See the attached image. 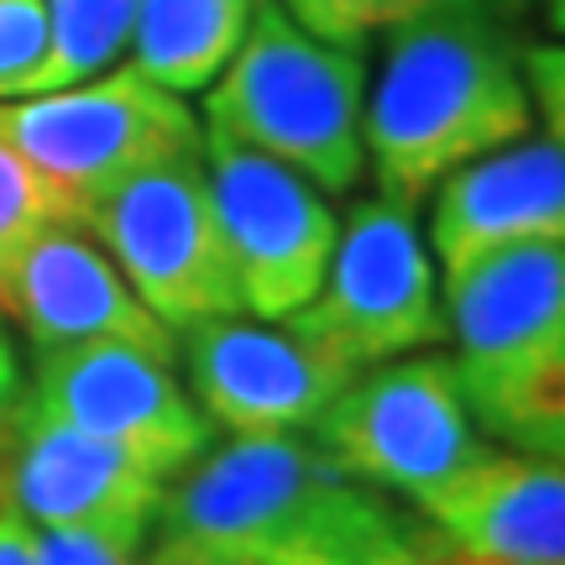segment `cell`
<instances>
[{
  "instance_id": "6da1fadb",
  "label": "cell",
  "mask_w": 565,
  "mask_h": 565,
  "mask_svg": "<svg viewBox=\"0 0 565 565\" xmlns=\"http://www.w3.org/2000/svg\"><path fill=\"white\" fill-rule=\"evenodd\" d=\"M419 524L414 508L351 477L315 435H225L168 477L147 565H278Z\"/></svg>"
},
{
  "instance_id": "7a4b0ae2",
  "label": "cell",
  "mask_w": 565,
  "mask_h": 565,
  "mask_svg": "<svg viewBox=\"0 0 565 565\" xmlns=\"http://www.w3.org/2000/svg\"><path fill=\"white\" fill-rule=\"evenodd\" d=\"M534 100L524 47L498 0H461L383 38L366 79V173L387 200L424 204L466 162L529 137Z\"/></svg>"
},
{
  "instance_id": "3957f363",
  "label": "cell",
  "mask_w": 565,
  "mask_h": 565,
  "mask_svg": "<svg viewBox=\"0 0 565 565\" xmlns=\"http://www.w3.org/2000/svg\"><path fill=\"white\" fill-rule=\"evenodd\" d=\"M366 63L303 32L278 0H257L242 47L204 89L200 131L294 168L330 200L366 179Z\"/></svg>"
},
{
  "instance_id": "277c9868",
  "label": "cell",
  "mask_w": 565,
  "mask_h": 565,
  "mask_svg": "<svg viewBox=\"0 0 565 565\" xmlns=\"http://www.w3.org/2000/svg\"><path fill=\"white\" fill-rule=\"evenodd\" d=\"M440 299L466 404L498 445L565 372V246H487L445 267Z\"/></svg>"
},
{
  "instance_id": "5b68a950",
  "label": "cell",
  "mask_w": 565,
  "mask_h": 565,
  "mask_svg": "<svg viewBox=\"0 0 565 565\" xmlns=\"http://www.w3.org/2000/svg\"><path fill=\"white\" fill-rule=\"evenodd\" d=\"M79 225L121 267L131 294L173 330V341L194 320L246 315L210 200L204 141L110 183L79 210Z\"/></svg>"
},
{
  "instance_id": "8992f818",
  "label": "cell",
  "mask_w": 565,
  "mask_h": 565,
  "mask_svg": "<svg viewBox=\"0 0 565 565\" xmlns=\"http://www.w3.org/2000/svg\"><path fill=\"white\" fill-rule=\"evenodd\" d=\"M309 435L351 477L408 508L498 450L466 404L456 362L435 345L351 372Z\"/></svg>"
},
{
  "instance_id": "52a82bcc",
  "label": "cell",
  "mask_w": 565,
  "mask_h": 565,
  "mask_svg": "<svg viewBox=\"0 0 565 565\" xmlns=\"http://www.w3.org/2000/svg\"><path fill=\"white\" fill-rule=\"evenodd\" d=\"M351 372L445 345V299L419 204L372 194L341 221L315 299L282 315Z\"/></svg>"
},
{
  "instance_id": "ba28073f",
  "label": "cell",
  "mask_w": 565,
  "mask_h": 565,
  "mask_svg": "<svg viewBox=\"0 0 565 565\" xmlns=\"http://www.w3.org/2000/svg\"><path fill=\"white\" fill-rule=\"evenodd\" d=\"M0 137L58 189L79 221L95 194L168 152L200 147L204 131L183 95L116 63L84 84L0 100Z\"/></svg>"
},
{
  "instance_id": "9c48e42d",
  "label": "cell",
  "mask_w": 565,
  "mask_h": 565,
  "mask_svg": "<svg viewBox=\"0 0 565 565\" xmlns=\"http://www.w3.org/2000/svg\"><path fill=\"white\" fill-rule=\"evenodd\" d=\"M21 398L137 456L162 477H179L215 440L210 419L179 377V351L158 345L79 341L32 351V383L21 387Z\"/></svg>"
},
{
  "instance_id": "30bf717a",
  "label": "cell",
  "mask_w": 565,
  "mask_h": 565,
  "mask_svg": "<svg viewBox=\"0 0 565 565\" xmlns=\"http://www.w3.org/2000/svg\"><path fill=\"white\" fill-rule=\"evenodd\" d=\"M204 173L242 309L257 320H282L303 309L341 236L330 194L294 168L215 137H204Z\"/></svg>"
},
{
  "instance_id": "8fae6325",
  "label": "cell",
  "mask_w": 565,
  "mask_h": 565,
  "mask_svg": "<svg viewBox=\"0 0 565 565\" xmlns=\"http://www.w3.org/2000/svg\"><path fill=\"white\" fill-rule=\"evenodd\" d=\"M189 398L221 435H309L351 383L324 345L294 320L215 315L179 330Z\"/></svg>"
},
{
  "instance_id": "7c38bea8",
  "label": "cell",
  "mask_w": 565,
  "mask_h": 565,
  "mask_svg": "<svg viewBox=\"0 0 565 565\" xmlns=\"http://www.w3.org/2000/svg\"><path fill=\"white\" fill-rule=\"evenodd\" d=\"M0 320L32 351L79 341H137L179 351L173 330L131 294L121 267L79 221H47L0 252Z\"/></svg>"
},
{
  "instance_id": "4fadbf2b",
  "label": "cell",
  "mask_w": 565,
  "mask_h": 565,
  "mask_svg": "<svg viewBox=\"0 0 565 565\" xmlns=\"http://www.w3.org/2000/svg\"><path fill=\"white\" fill-rule=\"evenodd\" d=\"M168 477L116 445L32 408L26 398L0 419V498L32 529L89 519H152Z\"/></svg>"
},
{
  "instance_id": "5bb4252c",
  "label": "cell",
  "mask_w": 565,
  "mask_h": 565,
  "mask_svg": "<svg viewBox=\"0 0 565 565\" xmlns=\"http://www.w3.org/2000/svg\"><path fill=\"white\" fill-rule=\"evenodd\" d=\"M445 550L492 565H565V461L487 450L414 503Z\"/></svg>"
},
{
  "instance_id": "9a60e30c",
  "label": "cell",
  "mask_w": 565,
  "mask_h": 565,
  "mask_svg": "<svg viewBox=\"0 0 565 565\" xmlns=\"http://www.w3.org/2000/svg\"><path fill=\"white\" fill-rule=\"evenodd\" d=\"M424 236L440 267L477 257L487 246H565V147L550 137H519L466 162L435 189Z\"/></svg>"
},
{
  "instance_id": "2e32d148",
  "label": "cell",
  "mask_w": 565,
  "mask_h": 565,
  "mask_svg": "<svg viewBox=\"0 0 565 565\" xmlns=\"http://www.w3.org/2000/svg\"><path fill=\"white\" fill-rule=\"evenodd\" d=\"M257 0H141L126 63L173 95H204L242 47Z\"/></svg>"
},
{
  "instance_id": "e0dca14e",
  "label": "cell",
  "mask_w": 565,
  "mask_h": 565,
  "mask_svg": "<svg viewBox=\"0 0 565 565\" xmlns=\"http://www.w3.org/2000/svg\"><path fill=\"white\" fill-rule=\"evenodd\" d=\"M42 6H47V53H42L26 95L84 84L116 68L131 47L141 0H42Z\"/></svg>"
},
{
  "instance_id": "ac0fdd59",
  "label": "cell",
  "mask_w": 565,
  "mask_h": 565,
  "mask_svg": "<svg viewBox=\"0 0 565 565\" xmlns=\"http://www.w3.org/2000/svg\"><path fill=\"white\" fill-rule=\"evenodd\" d=\"M278 6L303 32L362 53L366 42H383L387 32H398L440 6H461V0H278Z\"/></svg>"
},
{
  "instance_id": "d6986e66",
  "label": "cell",
  "mask_w": 565,
  "mask_h": 565,
  "mask_svg": "<svg viewBox=\"0 0 565 565\" xmlns=\"http://www.w3.org/2000/svg\"><path fill=\"white\" fill-rule=\"evenodd\" d=\"M152 519H89L38 529V565H147Z\"/></svg>"
},
{
  "instance_id": "ffe728a7",
  "label": "cell",
  "mask_w": 565,
  "mask_h": 565,
  "mask_svg": "<svg viewBox=\"0 0 565 565\" xmlns=\"http://www.w3.org/2000/svg\"><path fill=\"white\" fill-rule=\"evenodd\" d=\"M47 221H74V210L11 141L0 137V252Z\"/></svg>"
},
{
  "instance_id": "44dd1931",
  "label": "cell",
  "mask_w": 565,
  "mask_h": 565,
  "mask_svg": "<svg viewBox=\"0 0 565 565\" xmlns=\"http://www.w3.org/2000/svg\"><path fill=\"white\" fill-rule=\"evenodd\" d=\"M47 53V6L42 0H0V100L26 95Z\"/></svg>"
},
{
  "instance_id": "7402d4cb",
  "label": "cell",
  "mask_w": 565,
  "mask_h": 565,
  "mask_svg": "<svg viewBox=\"0 0 565 565\" xmlns=\"http://www.w3.org/2000/svg\"><path fill=\"white\" fill-rule=\"evenodd\" d=\"M440 534L429 524L393 534V540H372V545H341V550H309V555H288L278 565H435L440 561Z\"/></svg>"
},
{
  "instance_id": "603a6c76",
  "label": "cell",
  "mask_w": 565,
  "mask_h": 565,
  "mask_svg": "<svg viewBox=\"0 0 565 565\" xmlns=\"http://www.w3.org/2000/svg\"><path fill=\"white\" fill-rule=\"evenodd\" d=\"M503 450H524V456H545L565 461V372L503 429Z\"/></svg>"
},
{
  "instance_id": "cb8c5ba5",
  "label": "cell",
  "mask_w": 565,
  "mask_h": 565,
  "mask_svg": "<svg viewBox=\"0 0 565 565\" xmlns=\"http://www.w3.org/2000/svg\"><path fill=\"white\" fill-rule=\"evenodd\" d=\"M524 79L534 100V121H545V137L565 147V42H534L524 47Z\"/></svg>"
},
{
  "instance_id": "d4e9b609",
  "label": "cell",
  "mask_w": 565,
  "mask_h": 565,
  "mask_svg": "<svg viewBox=\"0 0 565 565\" xmlns=\"http://www.w3.org/2000/svg\"><path fill=\"white\" fill-rule=\"evenodd\" d=\"M0 565H38V529L0 498Z\"/></svg>"
},
{
  "instance_id": "484cf974",
  "label": "cell",
  "mask_w": 565,
  "mask_h": 565,
  "mask_svg": "<svg viewBox=\"0 0 565 565\" xmlns=\"http://www.w3.org/2000/svg\"><path fill=\"white\" fill-rule=\"evenodd\" d=\"M21 398V362H17V345L6 335V320H0V419L11 414V404Z\"/></svg>"
},
{
  "instance_id": "4316f807",
  "label": "cell",
  "mask_w": 565,
  "mask_h": 565,
  "mask_svg": "<svg viewBox=\"0 0 565 565\" xmlns=\"http://www.w3.org/2000/svg\"><path fill=\"white\" fill-rule=\"evenodd\" d=\"M545 21H550V32L565 42V0H545Z\"/></svg>"
},
{
  "instance_id": "83f0119b",
  "label": "cell",
  "mask_w": 565,
  "mask_h": 565,
  "mask_svg": "<svg viewBox=\"0 0 565 565\" xmlns=\"http://www.w3.org/2000/svg\"><path fill=\"white\" fill-rule=\"evenodd\" d=\"M435 565H492V561H471V555H456V550H440Z\"/></svg>"
},
{
  "instance_id": "f1b7e54d",
  "label": "cell",
  "mask_w": 565,
  "mask_h": 565,
  "mask_svg": "<svg viewBox=\"0 0 565 565\" xmlns=\"http://www.w3.org/2000/svg\"><path fill=\"white\" fill-rule=\"evenodd\" d=\"M498 6H503L508 17H519V11H524V6H534V0H498Z\"/></svg>"
}]
</instances>
